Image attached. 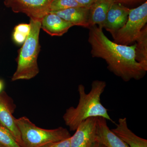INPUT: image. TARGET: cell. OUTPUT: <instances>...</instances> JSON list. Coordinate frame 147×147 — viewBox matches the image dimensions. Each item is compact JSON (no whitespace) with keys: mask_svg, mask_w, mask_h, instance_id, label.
<instances>
[{"mask_svg":"<svg viewBox=\"0 0 147 147\" xmlns=\"http://www.w3.org/2000/svg\"><path fill=\"white\" fill-rule=\"evenodd\" d=\"M88 29V41L93 57L104 59L108 69L124 82L139 80L145 76L146 71L135 59L136 43L131 46L117 44L106 36L102 28L95 26Z\"/></svg>","mask_w":147,"mask_h":147,"instance_id":"cell-1","label":"cell"},{"mask_svg":"<svg viewBox=\"0 0 147 147\" xmlns=\"http://www.w3.org/2000/svg\"><path fill=\"white\" fill-rule=\"evenodd\" d=\"M106 87V82L95 80L92 82L91 89L86 93L84 85L78 86L79 103L76 107H70L66 110L63 118L70 131L76 130L83 121L92 117H102L114 123L108 113V110L102 105L100 96Z\"/></svg>","mask_w":147,"mask_h":147,"instance_id":"cell-2","label":"cell"},{"mask_svg":"<svg viewBox=\"0 0 147 147\" xmlns=\"http://www.w3.org/2000/svg\"><path fill=\"white\" fill-rule=\"evenodd\" d=\"M30 30L17 59V68L11 81L30 80L39 73L38 57L40 50L39 38L41 21L30 19Z\"/></svg>","mask_w":147,"mask_h":147,"instance_id":"cell-3","label":"cell"},{"mask_svg":"<svg viewBox=\"0 0 147 147\" xmlns=\"http://www.w3.org/2000/svg\"><path fill=\"white\" fill-rule=\"evenodd\" d=\"M16 122L21 133L22 147H47L71 136L68 130L62 127L52 129L41 128L26 117L16 119Z\"/></svg>","mask_w":147,"mask_h":147,"instance_id":"cell-4","label":"cell"},{"mask_svg":"<svg viewBox=\"0 0 147 147\" xmlns=\"http://www.w3.org/2000/svg\"><path fill=\"white\" fill-rule=\"evenodd\" d=\"M147 23V2L138 7L129 9L128 18L124 26L112 35L115 42L129 45L136 42L142 29Z\"/></svg>","mask_w":147,"mask_h":147,"instance_id":"cell-5","label":"cell"},{"mask_svg":"<svg viewBox=\"0 0 147 147\" xmlns=\"http://www.w3.org/2000/svg\"><path fill=\"white\" fill-rule=\"evenodd\" d=\"M54 0H5L4 3L15 13H25L30 19L41 21L50 12Z\"/></svg>","mask_w":147,"mask_h":147,"instance_id":"cell-6","label":"cell"},{"mask_svg":"<svg viewBox=\"0 0 147 147\" xmlns=\"http://www.w3.org/2000/svg\"><path fill=\"white\" fill-rule=\"evenodd\" d=\"M15 105L10 97L3 91L0 94V123L10 132L17 143L22 147L21 133L13 115Z\"/></svg>","mask_w":147,"mask_h":147,"instance_id":"cell-7","label":"cell"},{"mask_svg":"<svg viewBox=\"0 0 147 147\" xmlns=\"http://www.w3.org/2000/svg\"><path fill=\"white\" fill-rule=\"evenodd\" d=\"M97 117L89 118L79 125L70 138V147H93L95 142Z\"/></svg>","mask_w":147,"mask_h":147,"instance_id":"cell-8","label":"cell"},{"mask_svg":"<svg viewBox=\"0 0 147 147\" xmlns=\"http://www.w3.org/2000/svg\"><path fill=\"white\" fill-rule=\"evenodd\" d=\"M129 9L122 4L114 3L108 11L102 28L111 34L118 30L126 24Z\"/></svg>","mask_w":147,"mask_h":147,"instance_id":"cell-9","label":"cell"},{"mask_svg":"<svg viewBox=\"0 0 147 147\" xmlns=\"http://www.w3.org/2000/svg\"><path fill=\"white\" fill-rule=\"evenodd\" d=\"M95 142L105 147H129L109 128L107 120L102 117H97Z\"/></svg>","mask_w":147,"mask_h":147,"instance_id":"cell-10","label":"cell"},{"mask_svg":"<svg viewBox=\"0 0 147 147\" xmlns=\"http://www.w3.org/2000/svg\"><path fill=\"white\" fill-rule=\"evenodd\" d=\"M73 26L71 23L51 12L41 20V29L51 36H62Z\"/></svg>","mask_w":147,"mask_h":147,"instance_id":"cell-11","label":"cell"},{"mask_svg":"<svg viewBox=\"0 0 147 147\" xmlns=\"http://www.w3.org/2000/svg\"><path fill=\"white\" fill-rule=\"evenodd\" d=\"M89 9L90 8L87 7H79L51 12L57 14L74 26L88 28Z\"/></svg>","mask_w":147,"mask_h":147,"instance_id":"cell-12","label":"cell"},{"mask_svg":"<svg viewBox=\"0 0 147 147\" xmlns=\"http://www.w3.org/2000/svg\"><path fill=\"white\" fill-rule=\"evenodd\" d=\"M115 128L111 129L129 147H147V140L138 137L127 126L126 118L119 119Z\"/></svg>","mask_w":147,"mask_h":147,"instance_id":"cell-13","label":"cell"},{"mask_svg":"<svg viewBox=\"0 0 147 147\" xmlns=\"http://www.w3.org/2000/svg\"><path fill=\"white\" fill-rule=\"evenodd\" d=\"M115 2L114 0H96L90 8L89 28L97 25L102 28L108 11Z\"/></svg>","mask_w":147,"mask_h":147,"instance_id":"cell-14","label":"cell"},{"mask_svg":"<svg viewBox=\"0 0 147 147\" xmlns=\"http://www.w3.org/2000/svg\"><path fill=\"white\" fill-rule=\"evenodd\" d=\"M135 49V59L144 71H147V26L142 29L137 38Z\"/></svg>","mask_w":147,"mask_h":147,"instance_id":"cell-15","label":"cell"},{"mask_svg":"<svg viewBox=\"0 0 147 147\" xmlns=\"http://www.w3.org/2000/svg\"><path fill=\"white\" fill-rule=\"evenodd\" d=\"M30 30V24H22L14 28L13 39L14 42L18 44L24 43L28 35Z\"/></svg>","mask_w":147,"mask_h":147,"instance_id":"cell-16","label":"cell"},{"mask_svg":"<svg viewBox=\"0 0 147 147\" xmlns=\"http://www.w3.org/2000/svg\"><path fill=\"white\" fill-rule=\"evenodd\" d=\"M0 144L4 147H21L9 131L0 123Z\"/></svg>","mask_w":147,"mask_h":147,"instance_id":"cell-17","label":"cell"},{"mask_svg":"<svg viewBox=\"0 0 147 147\" xmlns=\"http://www.w3.org/2000/svg\"><path fill=\"white\" fill-rule=\"evenodd\" d=\"M79 7L82 6L75 0H54L50 5V12L63 10Z\"/></svg>","mask_w":147,"mask_h":147,"instance_id":"cell-18","label":"cell"},{"mask_svg":"<svg viewBox=\"0 0 147 147\" xmlns=\"http://www.w3.org/2000/svg\"><path fill=\"white\" fill-rule=\"evenodd\" d=\"M70 138L53 143L47 147H70Z\"/></svg>","mask_w":147,"mask_h":147,"instance_id":"cell-19","label":"cell"},{"mask_svg":"<svg viewBox=\"0 0 147 147\" xmlns=\"http://www.w3.org/2000/svg\"><path fill=\"white\" fill-rule=\"evenodd\" d=\"M75 1L82 7L90 8L92 5L96 0H75Z\"/></svg>","mask_w":147,"mask_h":147,"instance_id":"cell-20","label":"cell"},{"mask_svg":"<svg viewBox=\"0 0 147 147\" xmlns=\"http://www.w3.org/2000/svg\"><path fill=\"white\" fill-rule=\"evenodd\" d=\"M115 2L122 4H132L134 3L146 1V0H114Z\"/></svg>","mask_w":147,"mask_h":147,"instance_id":"cell-21","label":"cell"},{"mask_svg":"<svg viewBox=\"0 0 147 147\" xmlns=\"http://www.w3.org/2000/svg\"><path fill=\"white\" fill-rule=\"evenodd\" d=\"M4 84L2 80H0V94L3 92V89Z\"/></svg>","mask_w":147,"mask_h":147,"instance_id":"cell-22","label":"cell"},{"mask_svg":"<svg viewBox=\"0 0 147 147\" xmlns=\"http://www.w3.org/2000/svg\"><path fill=\"white\" fill-rule=\"evenodd\" d=\"M93 147H105L103 146V145L101 144H99V143H97V142H96L95 143Z\"/></svg>","mask_w":147,"mask_h":147,"instance_id":"cell-23","label":"cell"},{"mask_svg":"<svg viewBox=\"0 0 147 147\" xmlns=\"http://www.w3.org/2000/svg\"><path fill=\"white\" fill-rule=\"evenodd\" d=\"M0 147H4L3 146H2V145H1V144H0Z\"/></svg>","mask_w":147,"mask_h":147,"instance_id":"cell-24","label":"cell"}]
</instances>
